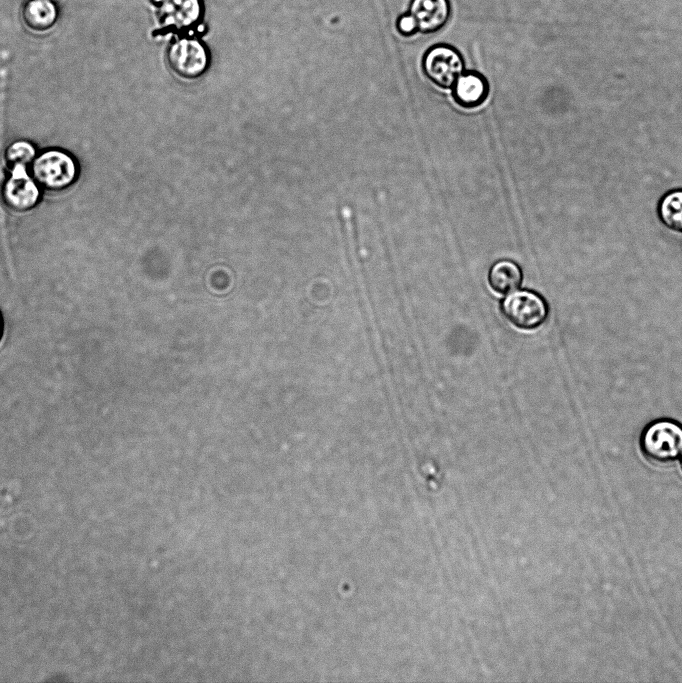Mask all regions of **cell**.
<instances>
[{
	"instance_id": "cell-1",
	"label": "cell",
	"mask_w": 682,
	"mask_h": 683,
	"mask_svg": "<svg viewBox=\"0 0 682 683\" xmlns=\"http://www.w3.org/2000/svg\"><path fill=\"white\" fill-rule=\"evenodd\" d=\"M643 456L657 464H669L682 456V423L672 418H657L647 423L639 435Z\"/></svg>"
},
{
	"instance_id": "cell-2",
	"label": "cell",
	"mask_w": 682,
	"mask_h": 683,
	"mask_svg": "<svg viewBox=\"0 0 682 683\" xmlns=\"http://www.w3.org/2000/svg\"><path fill=\"white\" fill-rule=\"evenodd\" d=\"M501 311L517 328L535 330L547 321L549 305L539 293L523 289L508 294L501 302Z\"/></svg>"
},
{
	"instance_id": "cell-3",
	"label": "cell",
	"mask_w": 682,
	"mask_h": 683,
	"mask_svg": "<svg viewBox=\"0 0 682 683\" xmlns=\"http://www.w3.org/2000/svg\"><path fill=\"white\" fill-rule=\"evenodd\" d=\"M32 173L40 186L57 191L68 187L74 181L76 165L65 152L48 150L34 160Z\"/></svg>"
},
{
	"instance_id": "cell-4",
	"label": "cell",
	"mask_w": 682,
	"mask_h": 683,
	"mask_svg": "<svg viewBox=\"0 0 682 683\" xmlns=\"http://www.w3.org/2000/svg\"><path fill=\"white\" fill-rule=\"evenodd\" d=\"M422 64L427 77L442 88H451L464 67L460 53L447 44L431 47L425 53Z\"/></svg>"
},
{
	"instance_id": "cell-5",
	"label": "cell",
	"mask_w": 682,
	"mask_h": 683,
	"mask_svg": "<svg viewBox=\"0 0 682 683\" xmlns=\"http://www.w3.org/2000/svg\"><path fill=\"white\" fill-rule=\"evenodd\" d=\"M170 67L188 79L201 76L209 64L206 47L197 39L182 38L173 42L167 53Z\"/></svg>"
},
{
	"instance_id": "cell-6",
	"label": "cell",
	"mask_w": 682,
	"mask_h": 683,
	"mask_svg": "<svg viewBox=\"0 0 682 683\" xmlns=\"http://www.w3.org/2000/svg\"><path fill=\"white\" fill-rule=\"evenodd\" d=\"M2 196L6 205L15 211H26L38 202L40 193L36 183L27 175L24 167L13 168L12 176L3 186Z\"/></svg>"
},
{
	"instance_id": "cell-7",
	"label": "cell",
	"mask_w": 682,
	"mask_h": 683,
	"mask_svg": "<svg viewBox=\"0 0 682 683\" xmlns=\"http://www.w3.org/2000/svg\"><path fill=\"white\" fill-rule=\"evenodd\" d=\"M159 19L168 28L186 29L200 22L203 6L200 0H156Z\"/></svg>"
},
{
	"instance_id": "cell-8",
	"label": "cell",
	"mask_w": 682,
	"mask_h": 683,
	"mask_svg": "<svg viewBox=\"0 0 682 683\" xmlns=\"http://www.w3.org/2000/svg\"><path fill=\"white\" fill-rule=\"evenodd\" d=\"M409 13L415 18L418 31L433 33L447 23L450 4L448 0H412Z\"/></svg>"
},
{
	"instance_id": "cell-9",
	"label": "cell",
	"mask_w": 682,
	"mask_h": 683,
	"mask_svg": "<svg viewBox=\"0 0 682 683\" xmlns=\"http://www.w3.org/2000/svg\"><path fill=\"white\" fill-rule=\"evenodd\" d=\"M452 87L455 101L466 108L481 105L489 92V86L484 76L473 71L461 74Z\"/></svg>"
},
{
	"instance_id": "cell-10",
	"label": "cell",
	"mask_w": 682,
	"mask_h": 683,
	"mask_svg": "<svg viewBox=\"0 0 682 683\" xmlns=\"http://www.w3.org/2000/svg\"><path fill=\"white\" fill-rule=\"evenodd\" d=\"M59 9L52 0H27L21 9L24 25L33 32H45L58 20Z\"/></svg>"
},
{
	"instance_id": "cell-11",
	"label": "cell",
	"mask_w": 682,
	"mask_h": 683,
	"mask_svg": "<svg viewBox=\"0 0 682 683\" xmlns=\"http://www.w3.org/2000/svg\"><path fill=\"white\" fill-rule=\"evenodd\" d=\"M522 278V270L519 265L506 259L496 261L488 274L490 286L499 293H508L517 289Z\"/></svg>"
},
{
	"instance_id": "cell-12",
	"label": "cell",
	"mask_w": 682,
	"mask_h": 683,
	"mask_svg": "<svg viewBox=\"0 0 682 683\" xmlns=\"http://www.w3.org/2000/svg\"><path fill=\"white\" fill-rule=\"evenodd\" d=\"M657 214L667 228L682 232V188L672 189L660 198Z\"/></svg>"
},
{
	"instance_id": "cell-13",
	"label": "cell",
	"mask_w": 682,
	"mask_h": 683,
	"mask_svg": "<svg viewBox=\"0 0 682 683\" xmlns=\"http://www.w3.org/2000/svg\"><path fill=\"white\" fill-rule=\"evenodd\" d=\"M34 156V147L26 141H17L6 150V161L12 169L16 167L26 168L33 161Z\"/></svg>"
},
{
	"instance_id": "cell-14",
	"label": "cell",
	"mask_w": 682,
	"mask_h": 683,
	"mask_svg": "<svg viewBox=\"0 0 682 683\" xmlns=\"http://www.w3.org/2000/svg\"><path fill=\"white\" fill-rule=\"evenodd\" d=\"M396 26L398 31L404 36L414 35L418 31L417 22L410 13L400 16Z\"/></svg>"
},
{
	"instance_id": "cell-15",
	"label": "cell",
	"mask_w": 682,
	"mask_h": 683,
	"mask_svg": "<svg viewBox=\"0 0 682 683\" xmlns=\"http://www.w3.org/2000/svg\"><path fill=\"white\" fill-rule=\"evenodd\" d=\"M2 333H3V321H2V317L0 315V339H1Z\"/></svg>"
},
{
	"instance_id": "cell-16",
	"label": "cell",
	"mask_w": 682,
	"mask_h": 683,
	"mask_svg": "<svg viewBox=\"0 0 682 683\" xmlns=\"http://www.w3.org/2000/svg\"><path fill=\"white\" fill-rule=\"evenodd\" d=\"M680 467H681V470H682V456L680 457Z\"/></svg>"
}]
</instances>
